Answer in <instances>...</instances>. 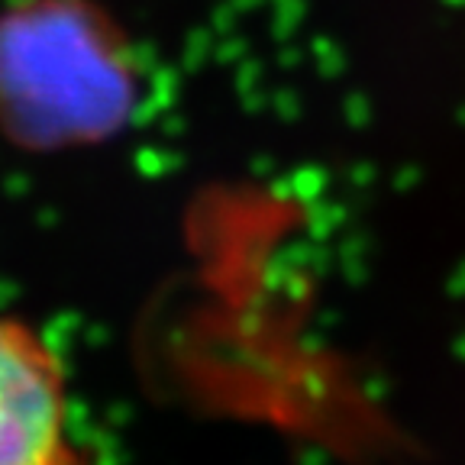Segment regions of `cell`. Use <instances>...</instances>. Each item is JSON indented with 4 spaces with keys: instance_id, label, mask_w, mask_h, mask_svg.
I'll return each instance as SVG.
<instances>
[{
    "instance_id": "1",
    "label": "cell",
    "mask_w": 465,
    "mask_h": 465,
    "mask_svg": "<svg viewBox=\"0 0 465 465\" xmlns=\"http://www.w3.org/2000/svg\"><path fill=\"white\" fill-rule=\"evenodd\" d=\"M81 4L45 0L23 7L0 29V97L26 130L74 136L101 130L126 101L124 78Z\"/></svg>"
},
{
    "instance_id": "2",
    "label": "cell",
    "mask_w": 465,
    "mask_h": 465,
    "mask_svg": "<svg viewBox=\"0 0 465 465\" xmlns=\"http://www.w3.org/2000/svg\"><path fill=\"white\" fill-rule=\"evenodd\" d=\"M65 378L45 342L0 320V465H62Z\"/></svg>"
}]
</instances>
